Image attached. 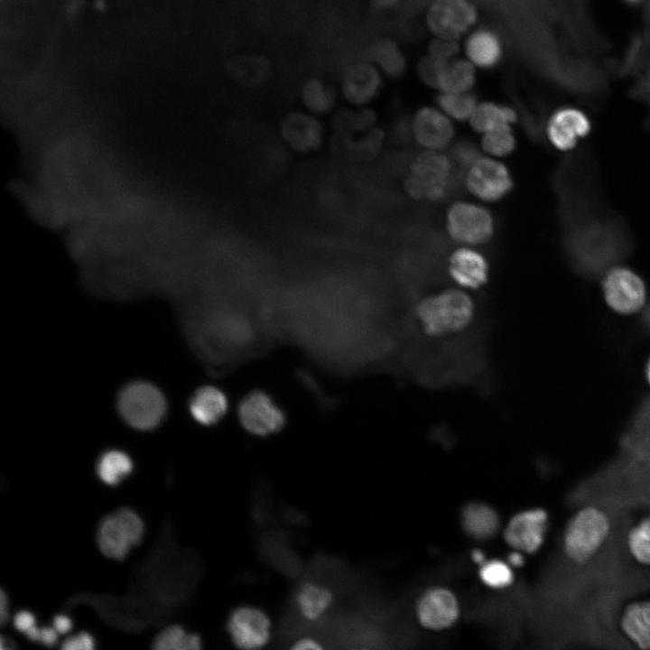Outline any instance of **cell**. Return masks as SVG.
Wrapping results in <instances>:
<instances>
[{
  "instance_id": "1",
  "label": "cell",
  "mask_w": 650,
  "mask_h": 650,
  "mask_svg": "<svg viewBox=\"0 0 650 650\" xmlns=\"http://www.w3.org/2000/svg\"><path fill=\"white\" fill-rule=\"evenodd\" d=\"M562 223L565 253L583 277L603 276L631 252L627 228L605 208L585 210Z\"/></svg>"
},
{
  "instance_id": "2",
  "label": "cell",
  "mask_w": 650,
  "mask_h": 650,
  "mask_svg": "<svg viewBox=\"0 0 650 650\" xmlns=\"http://www.w3.org/2000/svg\"><path fill=\"white\" fill-rule=\"evenodd\" d=\"M414 318L428 339H444L462 332L471 323L475 308L470 298L457 290H447L422 300Z\"/></svg>"
},
{
  "instance_id": "3",
  "label": "cell",
  "mask_w": 650,
  "mask_h": 650,
  "mask_svg": "<svg viewBox=\"0 0 650 650\" xmlns=\"http://www.w3.org/2000/svg\"><path fill=\"white\" fill-rule=\"evenodd\" d=\"M610 535L607 514L597 507H587L568 524L563 536V550L572 562L589 561L603 549Z\"/></svg>"
},
{
  "instance_id": "4",
  "label": "cell",
  "mask_w": 650,
  "mask_h": 650,
  "mask_svg": "<svg viewBox=\"0 0 650 650\" xmlns=\"http://www.w3.org/2000/svg\"><path fill=\"white\" fill-rule=\"evenodd\" d=\"M452 174L450 157L435 151L423 153L411 166L407 191L417 200H440L450 188Z\"/></svg>"
},
{
  "instance_id": "5",
  "label": "cell",
  "mask_w": 650,
  "mask_h": 650,
  "mask_svg": "<svg viewBox=\"0 0 650 650\" xmlns=\"http://www.w3.org/2000/svg\"><path fill=\"white\" fill-rule=\"evenodd\" d=\"M118 410L123 419L138 430H150L162 419L166 403L153 385L135 382L126 385L118 397Z\"/></svg>"
},
{
  "instance_id": "6",
  "label": "cell",
  "mask_w": 650,
  "mask_h": 650,
  "mask_svg": "<svg viewBox=\"0 0 650 650\" xmlns=\"http://www.w3.org/2000/svg\"><path fill=\"white\" fill-rule=\"evenodd\" d=\"M478 11L471 0H432L425 22L433 37L460 41L472 31Z\"/></svg>"
},
{
  "instance_id": "7",
  "label": "cell",
  "mask_w": 650,
  "mask_h": 650,
  "mask_svg": "<svg viewBox=\"0 0 650 650\" xmlns=\"http://www.w3.org/2000/svg\"><path fill=\"white\" fill-rule=\"evenodd\" d=\"M602 292L607 304L621 314L643 310L646 289L641 276L630 268L615 265L602 276Z\"/></svg>"
},
{
  "instance_id": "8",
  "label": "cell",
  "mask_w": 650,
  "mask_h": 650,
  "mask_svg": "<svg viewBox=\"0 0 650 650\" xmlns=\"http://www.w3.org/2000/svg\"><path fill=\"white\" fill-rule=\"evenodd\" d=\"M447 228L450 237L469 245L483 244L494 232L493 218L486 209L467 202L453 204L447 215Z\"/></svg>"
},
{
  "instance_id": "9",
  "label": "cell",
  "mask_w": 650,
  "mask_h": 650,
  "mask_svg": "<svg viewBox=\"0 0 650 650\" xmlns=\"http://www.w3.org/2000/svg\"><path fill=\"white\" fill-rule=\"evenodd\" d=\"M231 641L242 649H257L267 644L271 622L260 608L242 606L234 609L227 624Z\"/></svg>"
},
{
  "instance_id": "10",
  "label": "cell",
  "mask_w": 650,
  "mask_h": 650,
  "mask_svg": "<svg viewBox=\"0 0 650 650\" xmlns=\"http://www.w3.org/2000/svg\"><path fill=\"white\" fill-rule=\"evenodd\" d=\"M466 184L479 199L497 201L510 192L513 180L503 163L479 157L468 170Z\"/></svg>"
},
{
  "instance_id": "11",
  "label": "cell",
  "mask_w": 650,
  "mask_h": 650,
  "mask_svg": "<svg viewBox=\"0 0 650 650\" xmlns=\"http://www.w3.org/2000/svg\"><path fill=\"white\" fill-rule=\"evenodd\" d=\"M238 416L249 432L265 436L278 432L284 423V414L264 392L254 391L240 403Z\"/></svg>"
},
{
  "instance_id": "12",
  "label": "cell",
  "mask_w": 650,
  "mask_h": 650,
  "mask_svg": "<svg viewBox=\"0 0 650 650\" xmlns=\"http://www.w3.org/2000/svg\"><path fill=\"white\" fill-rule=\"evenodd\" d=\"M590 117L580 109L562 107L556 109L546 124V134L550 143L558 150H572L580 138L591 131Z\"/></svg>"
},
{
  "instance_id": "13",
  "label": "cell",
  "mask_w": 650,
  "mask_h": 650,
  "mask_svg": "<svg viewBox=\"0 0 650 650\" xmlns=\"http://www.w3.org/2000/svg\"><path fill=\"white\" fill-rule=\"evenodd\" d=\"M547 519V513L540 508L516 514L505 530L506 543L519 551L534 552L543 542Z\"/></svg>"
},
{
  "instance_id": "14",
  "label": "cell",
  "mask_w": 650,
  "mask_h": 650,
  "mask_svg": "<svg viewBox=\"0 0 650 650\" xmlns=\"http://www.w3.org/2000/svg\"><path fill=\"white\" fill-rule=\"evenodd\" d=\"M412 124L416 141L429 149L445 147L454 135L450 118L439 107L426 106L419 108Z\"/></svg>"
},
{
  "instance_id": "15",
  "label": "cell",
  "mask_w": 650,
  "mask_h": 650,
  "mask_svg": "<svg viewBox=\"0 0 650 650\" xmlns=\"http://www.w3.org/2000/svg\"><path fill=\"white\" fill-rule=\"evenodd\" d=\"M382 72L373 62H358L350 66L341 79L345 98L356 105L373 100L383 86Z\"/></svg>"
},
{
  "instance_id": "16",
  "label": "cell",
  "mask_w": 650,
  "mask_h": 650,
  "mask_svg": "<svg viewBox=\"0 0 650 650\" xmlns=\"http://www.w3.org/2000/svg\"><path fill=\"white\" fill-rule=\"evenodd\" d=\"M417 616L420 623L431 629H442L452 625L459 616V604L448 590L434 588L419 599Z\"/></svg>"
},
{
  "instance_id": "17",
  "label": "cell",
  "mask_w": 650,
  "mask_h": 650,
  "mask_svg": "<svg viewBox=\"0 0 650 650\" xmlns=\"http://www.w3.org/2000/svg\"><path fill=\"white\" fill-rule=\"evenodd\" d=\"M463 51L465 58L478 70H488L501 62L505 49L497 32L487 27H478L466 35Z\"/></svg>"
},
{
  "instance_id": "18",
  "label": "cell",
  "mask_w": 650,
  "mask_h": 650,
  "mask_svg": "<svg viewBox=\"0 0 650 650\" xmlns=\"http://www.w3.org/2000/svg\"><path fill=\"white\" fill-rule=\"evenodd\" d=\"M449 274L465 289H478L488 281V265L484 256L469 248L455 251L449 262Z\"/></svg>"
},
{
  "instance_id": "19",
  "label": "cell",
  "mask_w": 650,
  "mask_h": 650,
  "mask_svg": "<svg viewBox=\"0 0 650 650\" xmlns=\"http://www.w3.org/2000/svg\"><path fill=\"white\" fill-rule=\"evenodd\" d=\"M97 541L102 553L114 560L125 559L134 546L128 533L115 513L101 520Z\"/></svg>"
},
{
  "instance_id": "20",
  "label": "cell",
  "mask_w": 650,
  "mask_h": 650,
  "mask_svg": "<svg viewBox=\"0 0 650 650\" xmlns=\"http://www.w3.org/2000/svg\"><path fill=\"white\" fill-rule=\"evenodd\" d=\"M228 399L222 391L213 386H204L197 390L191 397L190 411L197 422L211 425L222 419L228 411Z\"/></svg>"
},
{
  "instance_id": "21",
  "label": "cell",
  "mask_w": 650,
  "mask_h": 650,
  "mask_svg": "<svg viewBox=\"0 0 650 650\" xmlns=\"http://www.w3.org/2000/svg\"><path fill=\"white\" fill-rule=\"evenodd\" d=\"M477 68L465 57L446 61L436 89L439 92H469L477 83Z\"/></svg>"
},
{
  "instance_id": "22",
  "label": "cell",
  "mask_w": 650,
  "mask_h": 650,
  "mask_svg": "<svg viewBox=\"0 0 650 650\" xmlns=\"http://www.w3.org/2000/svg\"><path fill=\"white\" fill-rule=\"evenodd\" d=\"M461 520L467 534L479 540L492 537L499 527L497 514L489 506L482 503L466 506Z\"/></svg>"
},
{
  "instance_id": "23",
  "label": "cell",
  "mask_w": 650,
  "mask_h": 650,
  "mask_svg": "<svg viewBox=\"0 0 650 650\" xmlns=\"http://www.w3.org/2000/svg\"><path fill=\"white\" fill-rule=\"evenodd\" d=\"M370 60L385 76L397 79L406 71L407 61L404 51L397 42L384 38L371 47Z\"/></svg>"
},
{
  "instance_id": "24",
  "label": "cell",
  "mask_w": 650,
  "mask_h": 650,
  "mask_svg": "<svg viewBox=\"0 0 650 650\" xmlns=\"http://www.w3.org/2000/svg\"><path fill=\"white\" fill-rule=\"evenodd\" d=\"M517 117L515 109L510 106L483 101L478 102L469 121L475 131L485 133L502 124L511 125L516 122Z\"/></svg>"
},
{
  "instance_id": "25",
  "label": "cell",
  "mask_w": 650,
  "mask_h": 650,
  "mask_svg": "<svg viewBox=\"0 0 650 650\" xmlns=\"http://www.w3.org/2000/svg\"><path fill=\"white\" fill-rule=\"evenodd\" d=\"M332 592L324 586L306 583L297 592L296 602L302 616L310 620L320 618L330 607Z\"/></svg>"
},
{
  "instance_id": "26",
  "label": "cell",
  "mask_w": 650,
  "mask_h": 650,
  "mask_svg": "<svg viewBox=\"0 0 650 650\" xmlns=\"http://www.w3.org/2000/svg\"><path fill=\"white\" fill-rule=\"evenodd\" d=\"M623 627L638 645L650 647V601L630 606L623 618Z\"/></svg>"
},
{
  "instance_id": "27",
  "label": "cell",
  "mask_w": 650,
  "mask_h": 650,
  "mask_svg": "<svg viewBox=\"0 0 650 650\" xmlns=\"http://www.w3.org/2000/svg\"><path fill=\"white\" fill-rule=\"evenodd\" d=\"M436 103L450 119L462 122L469 120L478 101L471 91L439 92Z\"/></svg>"
},
{
  "instance_id": "28",
  "label": "cell",
  "mask_w": 650,
  "mask_h": 650,
  "mask_svg": "<svg viewBox=\"0 0 650 650\" xmlns=\"http://www.w3.org/2000/svg\"><path fill=\"white\" fill-rule=\"evenodd\" d=\"M132 468V460L125 452L109 450L99 459L97 472L104 483L116 486L131 472Z\"/></svg>"
},
{
  "instance_id": "29",
  "label": "cell",
  "mask_w": 650,
  "mask_h": 650,
  "mask_svg": "<svg viewBox=\"0 0 650 650\" xmlns=\"http://www.w3.org/2000/svg\"><path fill=\"white\" fill-rule=\"evenodd\" d=\"M153 647L157 650H199L201 638L195 633L186 632L180 625H172L159 633Z\"/></svg>"
},
{
  "instance_id": "30",
  "label": "cell",
  "mask_w": 650,
  "mask_h": 650,
  "mask_svg": "<svg viewBox=\"0 0 650 650\" xmlns=\"http://www.w3.org/2000/svg\"><path fill=\"white\" fill-rule=\"evenodd\" d=\"M284 132L296 145L310 147L319 137V125L311 117L294 114L287 117L283 124Z\"/></svg>"
},
{
  "instance_id": "31",
  "label": "cell",
  "mask_w": 650,
  "mask_h": 650,
  "mask_svg": "<svg viewBox=\"0 0 650 650\" xmlns=\"http://www.w3.org/2000/svg\"><path fill=\"white\" fill-rule=\"evenodd\" d=\"M482 146L489 153L507 155L515 146V139L509 124H502L483 133Z\"/></svg>"
},
{
  "instance_id": "32",
  "label": "cell",
  "mask_w": 650,
  "mask_h": 650,
  "mask_svg": "<svg viewBox=\"0 0 650 650\" xmlns=\"http://www.w3.org/2000/svg\"><path fill=\"white\" fill-rule=\"evenodd\" d=\"M302 97L305 106L318 113L330 109L333 102L331 92L319 79H309L304 83Z\"/></svg>"
},
{
  "instance_id": "33",
  "label": "cell",
  "mask_w": 650,
  "mask_h": 650,
  "mask_svg": "<svg viewBox=\"0 0 650 650\" xmlns=\"http://www.w3.org/2000/svg\"><path fill=\"white\" fill-rule=\"evenodd\" d=\"M627 545L636 560L650 564V516L630 530Z\"/></svg>"
},
{
  "instance_id": "34",
  "label": "cell",
  "mask_w": 650,
  "mask_h": 650,
  "mask_svg": "<svg viewBox=\"0 0 650 650\" xmlns=\"http://www.w3.org/2000/svg\"><path fill=\"white\" fill-rule=\"evenodd\" d=\"M479 576L486 585L496 589L508 586L513 580V573L508 564L498 560L483 562Z\"/></svg>"
},
{
  "instance_id": "35",
  "label": "cell",
  "mask_w": 650,
  "mask_h": 650,
  "mask_svg": "<svg viewBox=\"0 0 650 650\" xmlns=\"http://www.w3.org/2000/svg\"><path fill=\"white\" fill-rule=\"evenodd\" d=\"M446 61H442L430 54L422 57L417 63V74L419 79L428 87L435 88Z\"/></svg>"
},
{
  "instance_id": "36",
  "label": "cell",
  "mask_w": 650,
  "mask_h": 650,
  "mask_svg": "<svg viewBox=\"0 0 650 650\" xmlns=\"http://www.w3.org/2000/svg\"><path fill=\"white\" fill-rule=\"evenodd\" d=\"M115 514L128 533L133 545L140 543L144 534V525L142 518L135 511L127 507L120 508Z\"/></svg>"
},
{
  "instance_id": "37",
  "label": "cell",
  "mask_w": 650,
  "mask_h": 650,
  "mask_svg": "<svg viewBox=\"0 0 650 650\" xmlns=\"http://www.w3.org/2000/svg\"><path fill=\"white\" fill-rule=\"evenodd\" d=\"M479 157V153L474 144L469 142H460L452 147L450 159L452 167L457 166L460 172L469 170Z\"/></svg>"
},
{
  "instance_id": "38",
  "label": "cell",
  "mask_w": 650,
  "mask_h": 650,
  "mask_svg": "<svg viewBox=\"0 0 650 650\" xmlns=\"http://www.w3.org/2000/svg\"><path fill=\"white\" fill-rule=\"evenodd\" d=\"M460 51L459 41L447 38L433 37L428 46V54L442 61L457 58Z\"/></svg>"
},
{
  "instance_id": "39",
  "label": "cell",
  "mask_w": 650,
  "mask_h": 650,
  "mask_svg": "<svg viewBox=\"0 0 650 650\" xmlns=\"http://www.w3.org/2000/svg\"><path fill=\"white\" fill-rule=\"evenodd\" d=\"M14 625L18 631L26 633L35 626V618L30 611L22 610L14 616Z\"/></svg>"
},
{
  "instance_id": "40",
  "label": "cell",
  "mask_w": 650,
  "mask_h": 650,
  "mask_svg": "<svg viewBox=\"0 0 650 650\" xmlns=\"http://www.w3.org/2000/svg\"><path fill=\"white\" fill-rule=\"evenodd\" d=\"M58 634L54 627H42L41 628L39 641L45 645L51 646L57 642Z\"/></svg>"
},
{
  "instance_id": "41",
  "label": "cell",
  "mask_w": 650,
  "mask_h": 650,
  "mask_svg": "<svg viewBox=\"0 0 650 650\" xmlns=\"http://www.w3.org/2000/svg\"><path fill=\"white\" fill-rule=\"evenodd\" d=\"M292 648L296 650H320L322 649V646L313 638L302 637L294 642Z\"/></svg>"
},
{
  "instance_id": "42",
  "label": "cell",
  "mask_w": 650,
  "mask_h": 650,
  "mask_svg": "<svg viewBox=\"0 0 650 650\" xmlns=\"http://www.w3.org/2000/svg\"><path fill=\"white\" fill-rule=\"evenodd\" d=\"M72 627V622L66 615H57L53 618V627L59 634L68 633Z\"/></svg>"
},
{
  "instance_id": "43",
  "label": "cell",
  "mask_w": 650,
  "mask_h": 650,
  "mask_svg": "<svg viewBox=\"0 0 650 650\" xmlns=\"http://www.w3.org/2000/svg\"><path fill=\"white\" fill-rule=\"evenodd\" d=\"M64 650H84V645L80 635L68 637L61 645Z\"/></svg>"
},
{
  "instance_id": "44",
  "label": "cell",
  "mask_w": 650,
  "mask_h": 650,
  "mask_svg": "<svg viewBox=\"0 0 650 650\" xmlns=\"http://www.w3.org/2000/svg\"><path fill=\"white\" fill-rule=\"evenodd\" d=\"M8 619V599L5 590L0 592V623L2 626L5 624Z\"/></svg>"
},
{
  "instance_id": "45",
  "label": "cell",
  "mask_w": 650,
  "mask_h": 650,
  "mask_svg": "<svg viewBox=\"0 0 650 650\" xmlns=\"http://www.w3.org/2000/svg\"><path fill=\"white\" fill-rule=\"evenodd\" d=\"M370 5L377 10H389L395 7L401 0H368Z\"/></svg>"
},
{
  "instance_id": "46",
  "label": "cell",
  "mask_w": 650,
  "mask_h": 650,
  "mask_svg": "<svg viewBox=\"0 0 650 650\" xmlns=\"http://www.w3.org/2000/svg\"><path fill=\"white\" fill-rule=\"evenodd\" d=\"M508 562L512 566L519 567L524 563V557L518 552H512L508 555Z\"/></svg>"
},
{
  "instance_id": "47",
  "label": "cell",
  "mask_w": 650,
  "mask_h": 650,
  "mask_svg": "<svg viewBox=\"0 0 650 650\" xmlns=\"http://www.w3.org/2000/svg\"><path fill=\"white\" fill-rule=\"evenodd\" d=\"M83 642L84 650H91L95 647V642L90 634L87 632L79 633Z\"/></svg>"
},
{
  "instance_id": "48",
  "label": "cell",
  "mask_w": 650,
  "mask_h": 650,
  "mask_svg": "<svg viewBox=\"0 0 650 650\" xmlns=\"http://www.w3.org/2000/svg\"><path fill=\"white\" fill-rule=\"evenodd\" d=\"M41 634V628H38L36 626L30 628L26 633V636L32 640V641H39Z\"/></svg>"
},
{
  "instance_id": "49",
  "label": "cell",
  "mask_w": 650,
  "mask_h": 650,
  "mask_svg": "<svg viewBox=\"0 0 650 650\" xmlns=\"http://www.w3.org/2000/svg\"><path fill=\"white\" fill-rule=\"evenodd\" d=\"M471 557L474 560L475 562L482 564L485 562V556L483 552L479 550H474L471 553Z\"/></svg>"
},
{
  "instance_id": "50",
  "label": "cell",
  "mask_w": 650,
  "mask_h": 650,
  "mask_svg": "<svg viewBox=\"0 0 650 650\" xmlns=\"http://www.w3.org/2000/svg\"><path fill=\"white\" fill-rule=\"evenodd\" d=\"M622 1L625 2L626 4H627L628 5H637L645 0H622Z\"/></svg>"
},
{
  "instance_id": "51",
  "label": "cell",
  "mask_w": 650,
  "mask_h": 650,
  "mask_svg": "<svg viewBox=\"0 0 650 650\" xmlns=\"http://www.w3.org/2000/svg\"><path fill=\"white\" fill-rule=\"evenodd\" d=\"M645 373H646V378H647L648 382L650 383V359L647 363Z\"/></svg>"
}]
</instances>
